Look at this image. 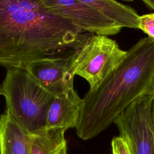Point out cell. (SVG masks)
Returning a JSON list of instances; mask_svg holds the SVG:
<instances>
[{
    "label": "cell",
    "mask_w": 154,
    "mask_h": 154,
    "mask_svg": "<svg viewBox=\"0 0 154 154\" xmlns=\"http://www.w3.org/2000/svg\"><path fill=\"white\" fill-rule=\"evenodd\" d=\"M91 33L49 10L42 0H0V65L30 61L75 49Z\"/></svg>",
    "instance_id": "cell-1"
},
{
    "label": "cell",
    "mask_w": 154,
    "mask_h": 154,
    "mask_svg": "<svg viewBox=\"0 0 154 154\" xmlns=\"http://www.w3.org/2000/svg\"><path fill=\"white\" fill-rule=\"evenodd\" d=\"M154 41L146 37L128 51L119 66L82 99L76 132L94 138L114 122L134 100L154 90Z\"/></svg>",
    "instance_id": "cell-2"
},
{
    "label": "cell",
    "mask_w": 154,
    "mask_h": 154,
    "mask_svg": "<svg viewBox=\"0 0 154 154\" xmlns=\"http://www.w3.org/2000/svg\"><path fill=\"white\" fill-rule=\"evenodd\" d=\"M1 87L5 111L17 123L31 135L46 129L47 114L55 95L19 68H7Z\"/></svg>",
    "instance_id": "cell-3"
},
{
    "label": "cell",
    "mask_w": 154,
    "mask_h": 154,
    "mask_svg": "<svg viewBox=\"0 0 154 154\" xmlns=\"http://www.w3.org/2000/svg\"><path fill=\"white\" fill-rule=\"evenodd\" d=\"M126 54L107 35L90 34L73 51V73L85 79L90 90L94 89L119 66Z\"/></svg>",
    "instance_id": "cell-4"
},
{
    "label": "cell",
    "mask_w": 154,
    "mask_h": 154,
    "mask_svg": "<svg viewBox=\"0 0 154 154\" xmlns=\"http://www.w3.org/2000/svg\"><path fill=\"white\" fill-rule=\"evenodd\" d=\"M153 102L154 90L134 100L114 122L132 154H154Z\"/></svg>",
    "instance_id": "cell-5"
},
{
    "label": "cell",
    "mask_w": 154,
    "mask_h": 154,
    "mask_svg": "<svg viewBox=\"0 0 154 154\" xmlns=\"http://www.w3.org/2000/svg\"><path fill=\"white\" fill-rule=\"evenodd\" d=\"M54 13L68 20L88 33L111 35L119 33L122 27L96 9L79 0H42Z\"/></svg>",
    "instance_id": "cell-6"
},
{
    "label": "cell",
    "mask_w": 154,
    "mask_h": 154,
    "mask_svg": "<svg viewBox=\"0 0 154 154\" xmlns=\"http://www.w3.org/2000/svg\"><path fill=\"white\" fill-rule=\"evenodd\" d=\"M73 51L62 56L34 60L29 62L23 69L54 95L63 94L74 88L75 75L72 69Z\"/></svg>",
    "instance_id": "cell-7"
},
{
    "label": "cell",
    "mask_w": 154,
    "mask_h": 154,
    "mask_svg": "<svg viewBox=\"0 0 154 154\" xmlns=\"http://www.w3.org/2000/svg\"><path fill=\"white\" fill-rule=\"evenodd\" d=\"M82 100L74 88L55 96L49 108L46 129H58L66 132L77 125Z\"/></svg>",
    "instance_id": "cell-8"
},
{
    "label": "cell",
    "mask_w": 154,
    "mask_h": 154,
    "mask_svg": "<svg viewBox=\"0 0 154 154\" xmlns=\"http://www.w3.org/2000/svg\"><path fill=\"white\" fill-rule=\"evenodd\" d=\"M31 134L6 111L0 115L1 154H29Z\"/></svg>",
    "instance_id": "cell-9"
},
{
    "label": "cell",
    "mask_w": 154,
    "mask_h": 154,
    "mask_svg": "<svg viewBox=\"0 0 154 154\" xmlns=\"http://www.w3.org/2000/svg\"><path fill=\"white\" fill-rule=\"evenodd\" d=\"M96 9L122 28L138 29L139 15L131 7L116 0H79Z\"/></svg>",
    "instance_id": "cell-10"
},
{
    "label": "cell",
    "mask_w": 154,
    "mask_h": 154,
    "mask_svg": "<svg viewBox=\"0 0 154 154\" xmlns=\"http://www.w3.org/2000/svg\"><path fill=\"white\" fill-rule=\"evenodd\" d=\"M65 132L45 129L31 135L29 154H67Z\"/></svg>",
    "instance_id": "cell-11"
},
{
    "label": "cell",
    "mask_w": 154,
    "mask_h": 154,
    "mask_svg": "<svg viewBox=\"0 0 154 154\" xmlns=\"http://www.w3.org/2000/svg\"><path fill=\"white\" fill-rule=\"evenodd\" d=\"M138 29L143 31L149 38L154 41V13L139 16Z\"/></svg>",
    "instance_id": "cell-12"
},
{
    "label": "cell",
    "mask_w": 154,
    "mask_h": 154,
    "mask_svg": "<svg viewBox=\"0 0 154 154\" xmlns=\"http://www.w3.org/2000/svg\"><path fill=\"white\" fill-rule=\"evenodd\" d=\"M111 150L112 154H132L127 142L120 136L112 138Z\"/></svg>",
    "instance_id": "cell-13"
},
{
    "label": "cell",
    "mask_w": 154,
    "mask_h": 154,
    "mask_svg": "<svg viewBox=\"0 0 154 154\" xmlns=\"http://www.w3.org/2000/svg\"><path fill=\"white\" fill-rule=\"evenodd\" d=\"M150 8L154 10V0H141Z\"/></svg>",
    "instance_id": "cell-14"
},
{
    "label": "cell",
    "mask_w": 154,
    "mask_h": 154,
    "mask_svg": "<svg viewBox=\"0 0 154 154\" xmlns=\"http://www.w3.org/2000/svg\"><path fill=\"white\" fill-rule=\"evenodd\" d=\"M153 124H154V102H153Z\"/></svg>",
    "instance_id": "cell-15"
},
{
    "label": "cell",
    "mask_w": 154,
    "mask_h": 154,
    "mask_svg": "<svg viewBox=\"0 0 154 154\" xmlns=\"http://www.w3.org/2000/svg\"><path fill=\"white\" fill-rule=\"evenodd\" d=\"M122 1H125V2H132V1H133L134 0H122Z\"/></svg>",
    "instance_id": "cell-16"
},
{
    "label": "cell",
    "mask_w": 154,
    "mask_h": 154,
    "mask_svg": "<svg viewBox=\"0 0 154 154\" xmlns=\"http://www.w3.org/2000/svg\"><path fill=\"white\" fill-rule=\"evenodd\" d=\"M1 95H2V92H1V86H0V96Z\"/></svg>",
    "instance_id": "cell-17"
},
{
    "label": "cell",
    "mask_w": 154,
    "mask_h": 154,
    "mask_svg": "<svg viewBox=\"0 0 154 154\" xmlns=\"http://www.w3.org/2000/svg\"><path fill=\"white\" fill-rule=\"evenodd\" d=\"M0 154H1V145H0Z\"/></svg>",
    "instance_id": "cell-18"
},
{
    "label": "cell",
    "mask_w": 154,
    "mask_h": 154,
    "mask_svg": "<svg viewBox=\"0 0 154 154\" xmlns=\"http://www.w3.org/2000/svg\"><path fill=\"white\" fill-rule=\"evenodd\" d=\"M153 88H154V83H153Z\"/></svg>",
    "instance_id": "cell-19"
}]
</instances>
